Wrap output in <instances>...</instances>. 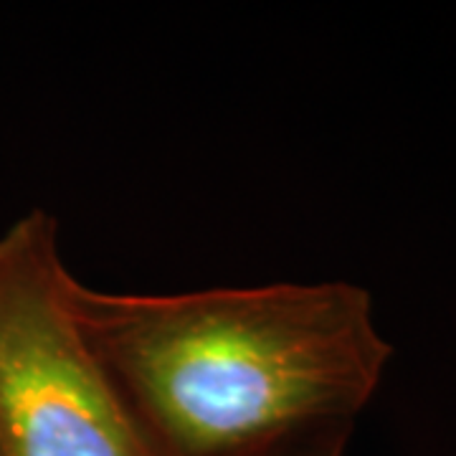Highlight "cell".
<instances>
[{"instance_id":"cell-3","label":"cell","mask_w":456,"mask_h":456,"mask_svg":"<svg viewBox=\"0 0 456 456\" xmlns=\"http://www.w3.org/2000/svg\"><path fill=\"white\" fill-rule=\"evenodd\" d=\"M350 431H353V424L320 426V428L299 431L287 439H279L239 456H342Z\"/></svg>"},{"instance_id":"cell-2","label":"cell","mask_w":456,"mask_h":456,"mask_svg":"<svg viewBox=\"0 0 456 456\" xmlns=\"http://www.w3.org/2000/svg\"><path fill=\"white\" fill-rule=\"evenodd\" d=\"M56 218L0 233V456H155L74 310Z\"/></svg>"},{"instance_id":"cell-1","label":"cell","mask_w":456,"mask_h":456,"mask_svg":"<svg viewBox=\"0 0 456 456\" xmlns=\"http://www.w3.org/2000/svg\"><path fill=\"white\" fill-rule=\"evenodd\" d=\"M74 310L155 456H239L353 424L393 358L353 281L122 294L77 279Z\"/></svg>"}]
</instances>
